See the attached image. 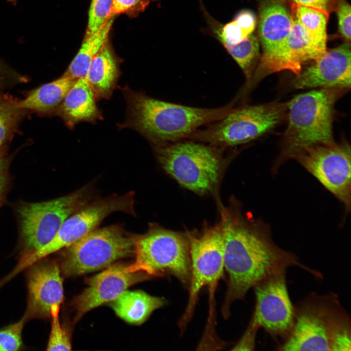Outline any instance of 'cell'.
I'll return each mask as SVG.
<instances>
[{
	"label": "cell",
	"instance_id": "6da1fadb",
	"mask_svg": "<svg viewBox=\"0 0 351 351\" xmlns=\"http://www.w3.org/2000/svg\"><path fill=\"white\" fill-rule=\"evenodd\" d=\"M224 243V270L227 290L221 308L223 316L230 315L232 304L243 300L248 291L264 279L299 267L316 277L321 274L300 262L292 253L278 247L262 226L247 221L230 207L220 206Z\"/></svg>",
	"mask_w": 351,
	"mask_h": 351
},
{
	"label": "cell",
	"instance_id": "7a4b0ae2",
	"mask_svg": "<svg viewBox=\"0 0 351 351\" xmlns=\"http://www.w3.org/2000/svg\"><path fill=\"white\" fill-rule=\"evenodd\" d=\"M127 117L121 126L135 130L153 145L188 138L200 127L215 122L234 109V101L219 108L192 107L163 101L123 89Z\"/></svg>",
	"mask_w": 351,
	"mask_h": 351
},
{
	"label": "cell",
	"instance_id": "3957f363",
	"mask_svg": "<svg viewBox=\"0 0 351 351\" xmlns=\"http://www.w3.org/2000/svg\"><path fill=\"white\" fill-rule=\"evenodd\" d=\"M351 347L350 317L338 296L312 293L294 307L292 330L278 350L350 351Z\"/></svg>",
	"mask_w": 351,
	"mask_h": 351
},
{
	"label": "cell",
	"instance_id": "277c9868",
	"mask_svg": "<svg viewBox=\"0 0 351 351\" xmlns=\"http://www.w3.org/2000/svg\"><path fill=\"white\" fill-rule=\"evenodd\" d=\"M348 89L321 88L294 97L287 105L288 123L284 135L286 156L309 146L334 142L332 131L336 102Z\"/></svg>",
	"mask_w": 351,
	"mask_h": 351
},
{
	"label": "cell",
	"instance_id": "5b68a950",
	"mask_svg": "<svg viewBox=\"0 0 351 351\" xmlns=\"http://www.w3.org/2000/svg\"><path fill=\"white\" fill-rule=\"evenodd\" d=\"M153 146L161 167L182 187L199 195L217 187L225 164L221 147L194 140Z\"/></svg>",
	"mask_w": 351,
	"mask_h": 351
},
{
	"label": "cell",
	"instance_id": "8992f818",
	"mask_svg": "<svg viewBox=\"0 0 351 351\" xmlns=\"http://www.w3.org/2000/svg\"><path fill=\"white\" fill-rule=\"evenodd\" d=\"M134 272L151 276L172 275L188 289L191 273L190 247L186 234L152 225L145 234L137 235Z\"/></svg>",
	"mask_w": 351,
	"mask_h": 351
},
{
	"label": "cell",
	"instance_id": "52a82bcc",
	"mask_svg": "<svg viewBox=\"0 0 351 351\" xmlns=\"http://www.w3.org/2000/svg\"><path fill=\"white\" fill-rule=\"evenodd\" d=\"M191 264L189 298L183 314L178 322L183 332L192 319L202 288L208 286L210 314H213L214 293L224 271V243L221 220L214 225L205 226L199 233L186 231Z\"/></svg>",
	"mask_w": 351,
	"mask_h": 351
},
{
	"label": "cell",
	"instance_id": "ba28073f",
	"mask_svg": "<svg viewBox=\"0 0 351 351\" xmlns=\"http://www.w3.org/2000/svg\"><path fill=\"white\" fill-rule=\"evenodd\" d=\"M287 109V105L277 102L234 108L206 128L198 129L188 138L221 148L246 143L279 124Z\"/></svg>",
	"mask_w": 351,
	"mask_h": 351
},
{
	"label": "cell",
	"instance_id": "9c48e42d",
	"mask_svg": "<svg viewBox=\"0 0 351 351\" xmlns=\"http://www.w3.org/2000/svg\"><path fill=\"white\" fill-rule=\"evenodd\" d=\"M136 236L118 225L96 228L67 248L62 271L73 276L107 268L134 254Z\"/></svg>",
	"mask_w": 351,
	"mask_h": 351
},
{
	"label": "cell",
	"instance_id": "30bf717a",
	"mask_svg": "<svg viewBox=\"0 0 351 351\" xmlns=\"http://www.w3.org/2000/svg\"><path fill=\"white\" fill-rule=\"evenodd\" d=\"M90 196L88 188L83 187L53 200L21 205L18 214L23 255L36 252L48 243L64 221L88 203Z\"/></svg>",
	"mask_w": 351,
	"mask_h": 351
},
{
	"label": "cell",
	"instance_id": "8fae6325",
	"mask_svg": "<svg viewBox=\"0 0 351 351\" xmlns=\"http://www.w3.org/2000/svg\"><path fill=\"white\" fill-rule=\"evenodd\" d=\"M132 193L121 196L114 195L87 203L70 215L63 223L54 238L42 248L23 255L18 266L21 270L62 248H67L88 234L111 214L123 212L134 214Z\"/></svg>",
	"mask_w": 351,
	"mask_h": 351
},
{
	"label": "cell",
	"instance_id": "7c38bea8",
	"mask_svg": "<svg viewBox=\"0 0 351 351\" xmlns=\"http://www.w3.org/2000/svg\"><path fill=\"white\" fill-rule=\"evenodd\" d=\"M344 205L351 202V151L346 142L306 147L292 157Z\"/></svg>",
	"mask_w": 351,
	"mask_h": 351
},
{
	"label": "cell",
	"instance_id": "4fadbf2b",
	"mask_svg": "<svg viewBox=\"0 0 351 351\" xmlns=\"http://www.w3.org/2000/svg\"><path fill=\"white\" fill-rule=\"evenodd\" d=\"M286 272L272 275L254 287L256 303L251 322L283 342L292 330L294 307L288 292Z\"/></svg>",
	"mask_w": 351,
	"mask_h": 351
},
{
	"label": "cell",
	"instance_id": "5bb4252c",
	"mask_svg": "<svg viewBox=\"0 0 351 351\" xmlns=\"http://www.w3.org/2000/svg\"><path fill=\"white\" fill-rule=\"evenodd\" d=\"M292 15V25L287 38L273 52L261 58L251 79L245 86V90H249L273 73L289 70L296 75L306 62L316 60L327 50L311 39L305 29Z\"/></svg>",
	"mask_w": 351,
	"mask_h": 351
},
{
	"label": "cell",
	"instance_id": "9a60e30c",
	"mask_svg": "<svg viewBox=\"0 0 351 351\" xmlns=\"http://www.w3.org/2000/svg\"><path fill=\"white\" fill-rule=\"evenodd\" d=\"M152 277L133 271L129 265L112 264L88 281V287L73 300L76 320L91 310L116 299L130 286Z\"/></svg>",
	"mask_w": 351,
	"mask_h": 351
},
{
	"label": "cell",
	"instance_id": "2e32d148",
	"mask_svg": "<svg viewBox=\"0 0 351 351\" xmlns=\"http://www.w3.org/2000/svg\"><path fill=\"white\" fill-rule=\"evenodd\" d=\"M27 275V306L24 316L31 318L51 317L53 308L63 300L60 270L55 261L36 262L30 266Z\"/></svg>",
	"mask_w": 351,
	"mask_h": 351
},
{
	"label": "cell",
	"instance_id": "e0dca14e",
	"mask_svg": "<svg viewBox=\"0 0 351 351\" xmlns=\"http://www.w3.org/2000/svg\"><path fill=\"white\" fill-rule=\"evenodd\" d=\"M351 51L349 43L326 50L315 62L301 72L292 81L296 89L351 87Z\"/></svg>",
	"mask_w": 351,
	"mask_h": 351
},
{
	"label": "cell",
	"instance_id": "ac0fdd59",
	"mask_svg": "<svg viewBox=\"0 0 351 351\" xmlns=\"http://www.w3.org/2000/svg\"><path fill=\"white\" fill-rule=\"evenodd\" d=\"M293 19L284 0H264L260 11L259 35L263 54L269 55L287 38Z\"/></svg>",
	"mask_w": 351,
	"mask_h": 351
},
{
	"label": "cell",
	"instance_id": "d6986e66",
	"mask_svg": "<svg viewBox=\"0 0 351 351\" xmlns=\"http://www.w3.org/2000/svg\"><path fill=\"white\" fill-rule=\"evenodd\" d=\"M97 98L85 78L76 80L59 105L58 113L73 129L81 122L94 123L102 117Z\"/></svg>",
	"mask_w": 351,
	"mask_h": 351
},
{
	"label": "cell",
	"instance_id": "ffe728a7",
	"mask_svg": "<svg viewBox=\"0 0 351 351\" xmlns=\"http://www.w3.org/2000/svg\"><path fill=\"white\" fill-rule=\"evenodd\" d=\"M120 75L118 60L107 40L93 58L85 77L97 99L111 97Z\"/></svg>",
	"mask_w": 351,
	"mask_h": 351
},
{
	"label": "cell",
	"instance_id": "44dd1931",
	"mask_svg": "<svg viewBox=\"0 0 351 351\" xmlns=\"http://www.w3.org/2000/svg\"><path fill=\"white\" fill-rule=\"evenodd\" d=\"M166 303L164 298L152 296L141 290H126L111 301L110 306L116 314L126 322L140 325L155 310Z\"/></svg>",
	"mask_w": 351,
	"mask_h": 351
},
{
	"label": "cell",
	"instance_id": "7402d4cb",
	"mask_svg": "<svg viewBox=\"0 0 351 351\" xmlns=\"http://www.w3.org/2000/svg\"><path fill=\"white\" fill-rule=\"evenodd\" d=\"M76 79L61 77L32 91L24 99L16 103L18 109L47 112L58 109Z\"/></svg>",
	"mask_w": 351,
	"mask_h": 351
},
{
	"label": "cell",
	"instance_id": "603a6c76",
	"mask_svg": "<svg viewBox=\"0 0 351 351\" xmlns=\"http://www.w3.org/2000/svg\"><path fill=\"white\" fill-rule=\"evenodd\" d=\"M113 17L97 31L85 36L80 48L63 75L77 79L85 78L94 56L108 40Z\"/></svg>",
	"mask_w": 351,
	"mask_h": 351
},
{
	"label": "cell",
	"instance_id": "cb8c5ba5",
	"mask_svg": "<svg viewBox=\"0 0 351 351\" xmlns=\"http://www.w3.org/2000/svg\"><path fill=\"white\" fill-rule=\"evenodd\" d=\"M292 13L305 29L311 39L326 48L327 23L329 17L321 11L293 2Z\"/></svg>",
	"mask_w": 351,
	"mask_h": 351
},
{
	"label": "cell",
	"instance_id": "d4e9b609",
	"mask_svg": "<svg viewBox=\"0 0 351 351\" xmlns=\"http://www.w3.org/2000/svg\"><path fill=\"white\" fill-rule=\"evenodd\" d=\"M225 48L242 70L248 83L256 68L259 49L258 39L252 33L240 42Z\"/></svg>",
	"mask_w": 351,
	"mask_h": 351
},
{
	"label": "cell",
	"instance_id": "484cf974",
	"mask_svg": "<svg viewBox=\"0 0 351 351\" xmlns=\"http://www.w3.org/2000/svg\"><path fill=\"white\" fill-rule=\"evenodd\" d=\"M113 0H91L86 36L93 34L112 17Z\"/></svg>",
	"mask_w": 351,
	"mask_h": 351
},
{
	"label": "cell",
	"instance_id": "4316f807",
	"mask_svg": "<svg viewBox=\"0 0 351 351\" xmlns=\"http://www.w3.org/2000/svg\"><path fill=\"white\" fill-rule=\"evenodd\" d=\"M59 308L54 307L51 311V328L47 345V351H70L72 349L69 336L59 322Z\"/></svg>",
	"mask_w": 351,
	"mask_h": 351
},
{
	"label": "cell",
	"instance_id": "83f0119b",
	"mask_svg": "<svg viewBox=\"0 0 351 351\" xmlns=\"http://www.w3.org/2000/svg\"><path fill=\"white\" fill-rule=\"evenodd\" d=\"M26 321L23 316L18 322L0 330V351H18L20 349L22 330Z\"/></svg>",
	"mask_w": 351,
	"mask_h": 351
},
{
	"label": "cell",
	"instance_id": "f1b7e54d",
	"mask_svg": "<svg viewBox=\"0 0 351 351\" xmlns=\"http://www.w3.org/2000/svg\"><path fill=\"white\" fill-rule=\"evenodd\" d=\"M20 109L13 103L0 100V147L7 140L14 128Z\"/></svg>",
	"mask_w": 351,
	"mask_h": 351
},
{
	"label": "cell",
	"instance_id": "f546056e",
	"mask_svg": "<svg viewBox=\"0 0 351 351\" xmlns=\"http://www.w3.org/2000/svg\"><path fill=\"white\" fill-rule=\"evenodd\" d=\"M152 0H113L111 15H133L143 11Z\"/></svg>",
	"mask_w": 351,
	"mask_h": 351
},
{
	"label": "cell",
	"instance_id": "4dcf8cb0",
	"mask_svg": "<svg viewBox=\"0 0 351 351\" xmlns=\"http://www.w3.org/2000/svg\"><path fill=\"white\" fill-rule=\"evenodd\" d=\"M336 1L339 30L342 36L350 42L351 35V7L345 0Z\"/></svg>",
	"mask_w": 351,
	"mask_h": 351
},
{
	"label": "cell",
	"instance_id": "1f68e13d",
	"mask_svg": "<svg viewBox=\"0 0 351 351\" xmlns=\"http://www.w3.org/2000/svg\"><path fill=\"white\" fill-rule=\"evenodd\" d=\"M9 160L4 151L0 150V206L2 203L9 183Z\"/></svg>",
	"mask_w": 351,
	"mask_h": 351
},
{
	"label": "cell",
	"instance_id": "d6a6232c",
	"mask_svg": "<svg viewBox=\"0 0 351 351\" xmlns=\"http://www.w3.org/2000/svg\"><path fill=\"white\" fill-rule=\"evenodd\" d=\"M259 328L250 322L249 327L232 350H253L254 347L256 333Z\"/></svg>",
	"mask_w": 351,
	"mask_h": 351
},
{
	"label": "cell",
	"instance_id": "836d02e7",
	"mask_svg": "<svg viewBox=\"0 0 351 351\" xmlns=\"http://www.w3.org/2000/svg\"><path fill=\"white\" fill-rule=\"evenodd\" d=\"M294 3L322 12L328 17L334 8L335 0H293Z\"/></svg>",
	"mask_w": 351,
	"mask_h": 351
},
{
	"label": "cell",
	"instance_id": "e575fe53",
	"mask_svg": "<svg viewBox=\"0 0 351 351\" xmlns=\"http://www.w3.org/2000/svg\"><path fill=\"white\" fill-rule=\"evenodd\" d=\"M235 20L244 29L252 33L255 26V18L254 14L249 11H243L235 17Z\"/></svg>",
	"mask_w": 351,
	"mask_h": 351
},
{
	"label": "cell",
	"instance_id": "d590c367",
	"mask_svg": "<svg viewBox=\"0 0 351 351\" xmlns=\"http://www.w3.org/2000/svg\"><path fill=\"white\" fill-rule=\"evenodd\" d=\"M10 0L11 2L12 1V2H15L16 0Z\"/></svg>",
	"mask_w": 351,
	"mask_h": 351
}]
</instances>
